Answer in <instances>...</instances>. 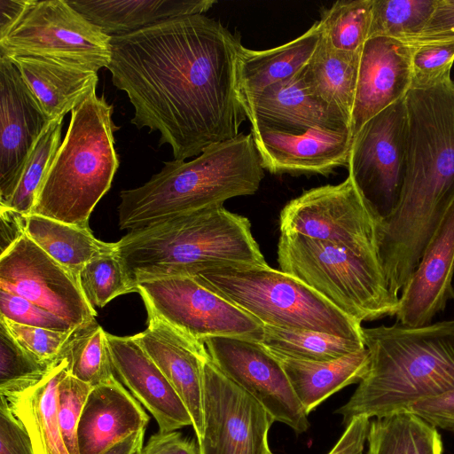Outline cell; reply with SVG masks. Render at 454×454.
Wrapping results in <instances>:
<instances>
[{"label": "cell", "mask_w": 454, "mask_h": 454, "mask_svg": "<svg viewBox=\"0 0 454 454\" xmlns=\"http://www.w3.org/2000/svg\"><path fill=\"white\" fill-rule=\"evenodd\" d=\"M0 323L4 324L20 346L45 363H52L57 359L73 332L20 325L2 316H0Z\"/></svg>", "instance_id": "obj_41"}, {"label": "cell", "mask_w": 454, "mask_h": 454, "mask_svg": "<svg viewBox=\"0 0 454 454\" xmlns=\"http://www.w3.org/2000/svg\"><path fill=\"white\" fill-rule=\"evenodd\" d=\"M64 117L50 121L32 146L13 184L6 203L0 207L12 208L29 215L59 147Z\"/></svg>", "instance_id": "obj_33"}, {"label": "cell", "mask_w": 454, "mask_h": 454, "mask_svg": "<svg viewBox=\"0 0 454 454\" xmlns=\"http://www.w3.org/2000/svg\"><path fill=\"white\" fill-rule=\"evenodd\" d=\"M0 454H35L27 431L3 395L0 401Z\"/></svg>", "instance_id": "obj_43"}, {"label": "cell", "mask_w": 454, "mask_h": 454, "mask_svg": "<svg viewBox=\"0 0 454 454\" xmlns=\"http://www.w3.org/2000/svg\"><path fill=\"white\" fill-rule=\"evenodd\" d=\"M67 370V360L57 357L38 382L1 395L27 431L35 454H69L63 442L58 416V387Z\"/></svg>", "instance_id": "obj_26"}, {"label": "cell", "mask_w": 454, "mask_h": 454, "mask_svg": "<svg viewBox=\"0 0 454 454\" xmlns=\"http://www.w3.org/2000/svg\"><path fill=\"white\" fill-rule=\"evenodd\" d=\"M30 0H0V36L20 19Z\"/></svg>", "instance_id": "obj_49"}, {"label": "cell", "mask_w": 454, "mask_h": 454, "mask_svg": "<svg viewBox=\"0 0 454 454\" xmlns=\"http://www.w3.org/2000/svg\"><path fill=\"white\" fill-rule=\"evenodd\" d=\"M7 59L19 70L49 121L64 117L96 90L98 76L94 70L37 57Z\"/></svg>", "instance_id": "obj_24"}, {"label": "cell", "mask_w": 454, "mask_h": 454, "mask_svg": "<svg viewBox=\"0 0 454 454\" xmlns=\"http://www.w3.org/2000/svg\"><path fill=\"white\" fill-rule=\"evenodd\" d=\"M106 333L95 319L85 323L73 330L58 356L67 360L74 377L92 387L114 376Z\"/></svg>", "instance_id": "obj_34"}, {"label": "cell", "mask_w": 454, "mask_h": 454, "mask_svg": "<svg viewBox=\"0 0 454 454\" xmlns=\"http://www.w3.org/2000/svg\"><path fill=\"white\" fill-rule=\"evenodd\" d=\"M27 215L12 208L0 207L1 254L26 234Z\"/></svg>", "instance_id": "obj_48"}, {"label": "cell", "mask_w": 454, "mask_h": 454, "mask_svg": "<svg viewBox=\"0 0 454 454\" xmlns=\"http://www.w3.org/2000/svg\"><path fill=\"white\" fill-rule=\"evenodd\" d=\"M438 0H372L369 38L409 41L424 29ZM368 38V39H369Z\"/></svg>", "instance_id": "obj_36"}, {"label": "cell", "mask_w": 454, "mask_h": 454, "mask_svg": "<svg viewBox=\"0 0 454 454\" xmlns=\"http://www.w3.org/2000/svg\"><path fill=\"white\" fill-rule=\"evenodd\" d=\"M48 122L17 67L0 57V207Z\"/></svg>", "instance_id": "obj_18"}, {"label": "cell", "mask_w": 454, "mask_h": 454, "mask_svg": "<svg viewBox=\"0 0 454 454\" xmlns=\"http://www.w3.org/2000/svg\"><path fill=\"white\" fill-rule=\"evenodd\" d=\"M91 388L92 386L74 377L68 370L59 384V424L63 442L69 454H80L77 428Z\"/></svg>", "instance_id": "obj_39"}, {"label": "cell", "mask_w": 454, "mask_h": 454, "mask_svg": "<svg viewBox=\"0 0 454 454\" xmlns=\"http://www.w3.org/2000/svg\"><path fill=\"white\" fill-rule=\"evenodd\" d=\"M211 361L253 395L275 421L302 434L309 414L295 395L280 360L260 342L232 337L203 341Z\"/></svg>", "instance_id": "obj_15"}, {"label": "cell", "mask_w": 454, "mask_h": 454, "mask_svg": "<svg viewBox=\"0 0 454 454\" xmlns=\"http://www.w3.org/2000/svg\"><path fill=\"white\" fill-rule=\"evenodd\" d=\"M145 432L134 433L104 454H137L143 447Z\"/></svg>", "instance_id": "obj_50"}, {"label": "cell", "mask_w": 454, "mask_h": 454, "mask_svg": "<svg viewBox=\"0 0 454 454\" xmlns=\"http://www.w3.org/2000/svg\"><path fill=\"white\" fill-rule=\"evenodd\" d=\"M274 419L212 361L203 365L200 454H273L268 434Z\"/></svg>", "instance_id": "obj_13"}, {"label": "cell", "mask_w": 454, "mask_h": 454, "mask_svg": "<svg viewBox=\"0 0 454 454\" xmlns=\"http://www.w3.org/2000/svg\"><path fill=\"white\" fill-rule=\"evenodd\" d=\"M261 344L278 359L304 361H331L365 348L362 340L269 325H264Z\"/></svg>", "instance_id": "obj_32"}, {"label": "cell", "mask_w": 454, "mask_h": 454, "mask_svg": "<svg viewBox=\"0 0 454 454\" xmlns=\"http://www.w3.org/2000/svg\"><path fill=\"white\" fill-rule=\"evenodd\" d=\"M147 315V327L133 336L186 406L199 440L203 433V365L209 355L203 342L152 313Z\"/></svg>", "instance_id": "obj_19"}, {"label": "cell", "mask_w": 454, "mask_h": 454, "mask_svg": "<svg viewBox=\"0 0 454 454\" xmlns=\"http://www.w3.org/2000/svg\"><path fill=\"white\" fill-rule=\"evenodd\" d=\"M131 282L193 276L216 267H264L250 221L223 207L179 215L132 230L116 242Z\"/></svg>", "instance_id": "obj_4"}, {"label": "cell", "mask_w": 454, "mask_h": 454, "mask_svg": "<svg viewBox=\"0 0 454 454\" xmlns=\"http://www.w3.org/2000/svg\"><path fill=\"white\" fill-rule=\"evenodd\" d=\"M250 123L284 130L321 128L350 129L349 122L319 101L306 82L303 69L243 102Z\"/></svg>", "instance_id": "obj_23"}, {"label": "cell", "mask_w": 454, "mask_h": 454, "mask_svg": "<svg viewBox=\"0 0 454 454\" xmlns=\"http://www.w3.org/2000/svg\"><path fill=\"white\" fill-rule=\"evenodd\" d=\"M111 36L85 19L67 0H30L0 36V57L30 56L98 71L111 59Z\"/></svg>", "instance_id": "obj_9"}, {"label": "cell", "mask_w": 454, "mask_h": 454, "mask_svg": "<svg viewBox=\"0 0 454 454\" xmlns=\"http://www.w3.org/2000/svg\"><path fill=\"white\" fill-rule=\"evenodd\" d=\"M140 454H200L199 446L184 438L180 432H160L153 434Z\"/></svg>", "instance_id": "obj_46"}, {"label": "cell", "mask_w": 454, "mask_h": 454, "mask_svg": "<svg viewBox=\"0 0 454 454\" xmlns=\"http://www.w3.org/2000/svg\"><path fill=\"white\" fill-rule=\"evenodd\" d=\"M370 418L365 415L355 417L328 454H361L367 441Z\"/></svg>", "instance_id": "obj_47"}, {"label": "cell", "mask_w": 454, "mask_h": 454, "mask_svg": "<svg viewBox=\"0 0 454 454\" xmlns=\"http://www.w3.org/2000/svg\"><path fill=\"white\" fill-rule=\"evenodd\" d=\"M250 133L263 168L272 174L328 175L348 165L353 138L350 129L290 131L260 123L251 124Z\"/></svg>", "instance_id": "obj_16"}, {"label": "cell", "mask_w": 454, "mask_h": 454, "mask_svg": "<svg viewBox=\"0 0 454 454\" xmlns=\"http://www.w3.org/2000/svg\"><path fill=\"white\" fill-rule=\"evenodd\" d=\"M380 221L348 176L338 184L315 187L291 200L280 213L279 229L381 261Z\"/></svg>", "instance_id": "obj_10"}, {"label": "cell", "mask_w": 454, "mask_h": 454, "mask_svg": "<svg viewBox=\"0 0 454 454\" xmlns=\"http://www.w3.org/2000/svg\"><path fill=\"white\" fill-rule=\"evenodd\" d=\"M406 173L400 201L379 228L380 254L391 292L399 295L454 201V82L411 88Z\"/></svg>", "instance_id": "obj_2"}, {"label": "cell", "mask_w": 454, "mask_h": 454, "mask_svg": "<svg viewBox=\"0 0 454 454\" xmlns=\"http://www.w3.org/2000/svg\"><path fill=\"white\" fill-rule=\"evenodd\" d=\"M0 311V316L20 325L61 332H72L74 329L53 313L20 295L1 289Z\"/></svg>", "instance_id": "obj_42"}, {"label": "cell", "mask_w": 454, "mask_h": 454, "mask_svg": "<svg viewBox=\"0 0 454 454\" xmlns=\"http://www.w3.org/2000/svg\"><path fill=\"white\" fill-rule=\"evenodd\" d=\"M52 363L43 362L24 349L0 323V395L38 382Z\"/></svg>", "instance_id": "obj_38"}, {"label": "cell", "mask_w": 454, "mask_h": 454, "mask_svg": "<svg viewBox=\"0 0 454 454\" xmlns=\"http://www.w3.org/2000/svg\"><path fill=\"white\" fill-rule=\"evenodd\" d=\"M137 454H140V450Z\"/></svg>", "instance_id": "obj_51"}, {"label": "cell", "mask_w": 454, "mask_h": 454, "mask_svg": "<svg viewBox=\"0 0 454 454\" xmlns=\"http://www.w3.org/2000/svg\"><path fill=\"white\" fill-rule=\"evenodd\" d=\"M278 262L280 270L360 323L398 310L399 297L392 294L380 260L301 234L281 233Z\"/></svg>", "instance_id": "obj_8"}, {"label": "cell", "mask_w": 454, "mask_h": 454, "mask_svg": "<svg viewBox=\"0 0 454 454\" xmlns=\"http://www.w3.org/2000/svg\"><path fill=\"white\" fill-rule=\"evenodd\" d=\"M412 46L411 88L428 87L450 74L454 62V39Z\"/></svg>", "instance_id": "obj_40"}, {"label": "cell", "mask_w": 454, "mask_h": 454, "mask_svg": "<svg viewBox=\"0 0 454 454\" xmlns=\"http://www.w3.org/2000/svg\"><path fill=\"white\" fill-rule=\"evenodd\" d=\"M77 280L84 297L94 309L103 308L120 295L138 292L116 251L89 261L80 270Z\"/></svg>", "instance_id": "obj_37"}, {"label": "cell", "mask_w": 454, "mask_h": 454, "mask_svg": "<svg viewBox=\"0 0 454 454\" xmlns=\"http://www.w3.org/2000/svg\"><path fill=\"white\" fill-rule=\"evenodd\" d=\"M413 46L405 41L367 39L359 60L350 129L354 137L373 116L403 98L411 87Z\"/></svg>", "instance_id": "obj_17"}, {"label": "cell", "mask_w": 454, "mask_h": 454, "mask_svg": "<svg viewBox=\"0 0 454 454\" xmlns=\"http://www.w3.org/2000/svg\"><path fill=\"white\" fill-rule=\"evenodd\" d=\"M321 38L318 22L305 33L280 46L239 51V83L242 101L267 87L291 78L305 67Z\"/></svg>", "instance_id": "obj_27"}, {"label": "cell", "mask_w": 454, "mask_h": 454, "mask_svg": "<svg viewBox=\"0 0 454 454\" xmlns=\"http://www.w3.org/2000/svg\"><path fill=\"white\" fill-rule=\"evenodd\" d=\"M453 276L454 201L399 295L396 322L411 327L431 324L448 301L454 300Z\"/></svg>", "instance_id": "obj_20"}, {"label": "cell", "mask_w": 454, "mask_h": 454, "mask_svg": "<svg viewBox=\"0 0 454 454\" xmlns=\"http://www.w3.org/2000/svg\"><path fill=\"white\" fill-rule=\"evenodd\" d=\"M409 411L434 427L454 434V389L413 404Z\"/></svg>", "instance_id": "obj_44"}, {"label": "cell", "mask_w": 454, "mask_h": 454, "mask_svg": "<svg viewBox=\"0 0 454 454\" xmlns=\"http://www.w3.org/2000/svg\"><path fill=\"white\" fill-rule=\"evenodd\" d=\"M107 69L134 107L130 122L159 131L174 160L239 135V36L204 14L111 36Z\"/></svg>", "instance_id": "obj_1"}, {"label": "cell", "mask_w": 454, "mask_h": 454, "mask_svg": "<svg viewBox=\"0 0 454 454\" xmlns=\"http://www.w3.org/2000/svg\"><path fill=\"white\" fill-rule=\"evenodd\" d=\"M113 106L92 91L72 112L30 215L88 226L119 167Z\"/></svg>", "instance_id": "obj_6"}, {"label": "cell", "mask_w": 454, "mask_h": 454, "mask_svg": "<svg viewBox=\"0 0 454 454\" xmlns=\"http://www.w3.org/2000/svg\"><path fill=\"white\" fill-rule=\"evenodd\" d=\"M372 0H341L321 12L318 25L327 44L356 53L369 38Z\"/></svg>", "instance_id": "obj_35"}, {"label": "cell", "mask_w": 454, "mask_h": 454, "mask_svg": "<svg viewBox=\"0 0 454 454\" xmlns=\"http://www.w3.org/2000/svg\"><path fill=\"white\" fill-rule=\"evenodd\" d=\"M291 386L309 414L341 388L360 382L369 369L366 348L331 361L279 359Z\"/></svg>", "instance_id": "obj_28"}, {"label": "cell", "mask_w": 454, "mask_h": 454, "mask_svg": "<svg viewBox=\"0 0 454 454\" xmlns=\"http://www.w3.org/2000/svg\"><path fill=\"white\" fill-rule=\"evenodd\" d=\"M0 289L28 300L74 328L97 315L77 278L27 234L0 254Z\"/></svg>", "instance_id": "obj_14"}, {"label": "cell", "mask_w": 454, "mask_h": 454, "mask_svg": "<svg viewBox=\"0 0 454 454\" xmlns=\"http://www.w3.org/2000/svg\"><path fill=\"white\" fill-rule=\"evenodd\" d=\"M361 454H363V453H361Z\"/></svg>", "instance_id": "obj_52"}, {"label": "cell", "mask_w": 454, "mask_h": 454, "mask_svg": "<svg viewBox=\"0 0 454 454\" xmlns=\"http://www.w3.org/2000/svg\"><path fill=\"white\" fill-rule=\"evenodd\" d=\"M26 234L76 278L91 259L116 251V242L97 239L88 226H80L37 215L27 217Z\"/></svg>", "instance_id": "obj_30"}, {"label": "cell", "mask_w": 454, "mask_h": 454, "mask_svg": "<svg viewBox=\"0 0 454 454\" xmlns=\"http://www.w3.org/2000/svg\"><path fill=\"white\" fill-rule=\"evenodd\" d=\"M264 168L251 133L207 147L193 160L165 162L137 188L123 190L118 206L121 229L137 230L206 208L259 189Z\"/></svg>", "instance_id": "obj_5"}, {"label": "cell", "mask_w": 454, "mask_h": 454, "mask_svg": "<svg viewBox=\"0 0 454 454\" xmlns=\"http://www.w3.org/2000/svg\"><path fill=\"white\" fill-rule=\"evenodd\" d=\"M406 152L404 97L370 119L352 138L348 176L381 220L392 215L400 201Z\"/></svg>", "instance_id": "obj_12"}, {"label": "cell", "mask_w": 454, "mask_h": 454, "mask_svg": "<svg viewBox=\"0 0 454 454\" xmlns=\"http://www.w3.org/2000/svg\"><path fill=\"white\" fill-rule=\"evenodd\" d=\"M360 52L331 48L321 35L319 43L303 68L311 93L342 115L350 124L356 87Z\"/></svg>", "instance_id": "obj_29"}, {"label": "cell", "mask_w": 454, "mask_h": 454, "mask_svg": "<svg viewBox=\"0 0 454 454\" xmlns=\"http://www.w3.org/2000/svg\"><path fill=\"white\" fill-rule=\"evenodd\" d=\"M454 39V0H438L423 31L410 44Z\"/></svg>", "instance_id": "obj_45"}, {"label": "cell", "mask_w": 454, "mask_h": 454, "mask_svg": "<svg viewBox=\"0 0 454 454\" xmlns=\"http://www.w3.org/2000/svg\"><path fill=\"white\" fill-rule=\"evenodd\" d=\"M146 311L203 342L232 337L260 342L264 325L191 276H171L137 284Z\"/></svg>", "instance_id": "obj_11"}, {"label": "cell", "mask_w": 454, "mask_h": 454, "mask_svg": "<svg viewBox=\"0 0 454 454\" xmlns=\"http://www.w3.org/2000/svg\"><path fill=\"white\" fill-rule=\"evenodd\" d=\"M191 277L263 325L311 330L364 341L359 321L299 279L269 265L216 267Z\"/></svg>", "instance_id": "obj_7"}, {"label": "cell", "mask_w": 454, "mask_h": 454, "mask_svg": "<svg viewBox=\"0 0 454 454\" xmlns=\"http://www.w3.org/2000/svg\"><path fill=\"white\" fill-rule=\"evenodd\" d=\"M367 454H442L437 428L409 411L371 421Z\"/></svg>", "instance_id": "obj_31"}, {"label": "cell", "mask_w": 454, "mask_h": 454, "mask_svg": "<svg viewBox=\"0 0 454 454\" xmlns=\"http://www.w3.org/2000/svg\"><path fill=\"white\" fill-rule=\"evenodd\" d=\"M114 372L155 419L160 432L192 426V417L167 377L134 336L106 333Z\"/></svg>", "instance_id": "obj_21"}, {"label": "cell", "mask_w": 454, "mask_h": 454, "mask_svg": "<svg viewBox=\"0 0 454 454\" xmlns=\"http://www.w3.org/2000/svg\"><path fill=\"white\" fill-rule=\"evenodd\" d=\"M105 34H130L176 18L203 14L215 0H67Z\"/></svg>", "instance_id": "obj_25"}, {"label": "cell", "mask_w": 454, "mask_h": 454, "mask_svg": "<svg viewBox=\"0 0 454 454\" xmlns=\"http://www.w3.org/2000/svg\"><path fill=\"white\" fill-rule=\"evenodd\" d=\"M150 417L115 376L93 386L77 428L80 454H104L134 433L145 430Z\"/></svg>", "instance_id": "obj_22"}, {"label": "cell", "mask_w": 454, "mask_h": 454, "mask_svg": "<svg viewBox=\"0 0 454 454\" xmlns=\"http://www.w3.org/2000/svg\"><path fill=\"white\" fill-rule=\"evenodd\" d=\"M369 369L335 412L346 427L355 417L382 418L454 389V319L411 327H363Z\"/></svg>", "instance_id": "obj_3"}]
</instances>
